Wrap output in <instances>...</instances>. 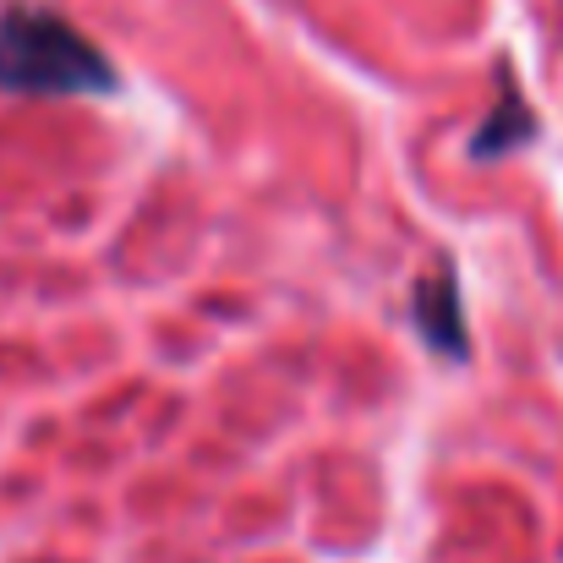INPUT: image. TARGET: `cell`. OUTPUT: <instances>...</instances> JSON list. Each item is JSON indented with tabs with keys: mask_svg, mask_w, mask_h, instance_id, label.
<instances>
[{
	"mask_svg": "<svg viewBox=\"0 0 563 563\" xmlns=\"http://www.w3.org/2000/svg\"><path fill=\"white\" fill-rule=\"evenodd\" d=\"M0 88L5 93H27V99L110 93L115 88V66L60 11L11 5L0 16Z\"/></svg>",
	"mask_w": 563,
	"mask_h": 563,
	"instance_id": "obj_1",
	"label": "cell"
},
{
	"mask_svg": "<svg viewBox=\"0 0 563 563\" xmlns=\"http://www.w3.org/2000/svg\"><path fill=\"white\" fill-rule=\"evenodd\" d=\"M410 318L421 329V340L438 351V356H454L465 362L471 356V329H465V296H460V279L454 268H438L416 285V301H410Z\"/></svg>",
	"mask_w": 563,
	"mask_h": 563,
	"instance_id": "obj_2",
	"label": "cell"
},
{
	"mask_svg": "<svg viewBox=\"0 0 563 563\" xmlns=\"http://www.w3.org/2000/svg\"><path fill=\"white\" fill-rule=\"evenodd\" d=\"M537 137V121H531V110H526V99L515 93V88H504L498 93V110L482 121V132L471 137V154L476 159H504V154H515V148H526Z\"/></svg>",
	"mask_w": 563,
	"mask_h": 563,
	"instance_id": "obj_3",
	"label": "cell"
}]
</instances>
